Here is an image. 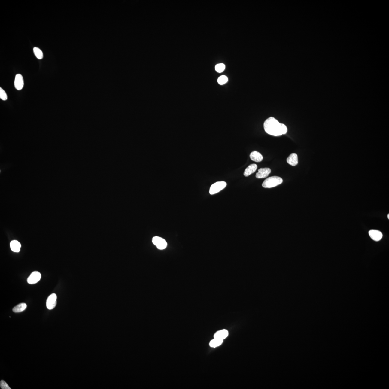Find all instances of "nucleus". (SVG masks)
<instances>
[{
	"mask_svg": "<svg viewBox=\"0 0 389 389\" xmlns=\"http://www.w3.org/2000/svg\"><path fill=\"white\" fill-rule=\"evenodd\" d=\"M264 128L267 133L274 136H280L287 133V129L285 124L280 123L274 117L267 119L264 123Z\"/></svg>",
	"mask_w": 389,
	"mask_h": 389,
	"instance_id": "obj_1",
	"label": "nucleus"
},
{
	"mask_svg": "<svg viewBox=\"0 0 389 389\" xmlns=\"http://www.w3.org/2000/svg\"><path fill=\"white\" fill-rule=\"evenodd\" d=\"M283 182V179L281 177L272 176L266 179L262 183V186L265 188H271L279 185Z\"/></svg>",
	"mask_w": 389,
	"mask_h": 389,
	"instance_id": "obj_2",
	"label": "nucleus"
},
{
	"mask_svg": "<svg viewBox=\"0 0 389 389\" xmlns=\"http://www.w3.org/2000/svg\"><path fill=\"white\" fill-rule=\"evenodd\" d=\"M227 183L225 181H219L215 183L211 186L209 190L210 194H216L225 189Z\"/></svg>",
	"mask_w": 389,
	"mask_h": 389,
	"instance_id": "obj_3",
	"label": "nucleus"
},
{
	"mask_svg": "<svg viewBox=\"0 0 389 389\" xmlns=\"http://www.w3.org/2000/svg\"><path fill=\"white\" fill-rule=\"evenodd\" d=\"M152 242L157 249L160 250L165 249L167 244L164 239L158 236H155L153 239Z\"/></svg>",
	"mask_w": 389,
	"mask_h": 389,
	"instance_id": "obj_4",
	"label": "nucleus"
},
{
	"mask_svg": "<svg viewBox=\"0 0 389 389\" xmlns=\"http://www.w3.org/2000/svg\"><path fill=\"white\" fill-rule=\"evenodd\" d=\"M57 296L55 293L50 295L46 301V306L48 310L53 309L57 305Z\"/></svg>",
	"mask_w": 389,
	"mask_h": 389,
	"instance_id": "obj_5",
	"label": "nucleus"
},
{
	"mask_svg": "<svg viewBox=\"0 0 389 389\" xmlns=\"http://www.w3.org/2000/svg\"><path fill=\"white\" fill-rule=\"evenodd\" d=\"M41 275L38 271H35L30 274L27 279V282L30 284H34L38 283L41 279Z\"/></svg>",
	"mask_w": 389,
	"mask_h": 389,
	"instance_id": "obj_6",
	"label": "nucleus"
},
{
	"mask_svg": "<svg viewBox=\"0 0 389 389\" xmlns=\"http://www.w3.org/2000/svg\"><path fill=\"white\" fill-rule=\"evenodd\" d=\"M14 85L16 89L18 90L22 89L24 86V81L22 75L20 74H18L16 75Z\"/></svg>",
	"mask_w": 389,
	"mask_h": 389,
	"instance_id": "obj_7",
	"label": "nucleus"
},
{
	"mask_svg": "<svg viewBox=\"0 0 389 389\" xmlns=\"http://www.w3.org/2000/svg\"><path fill=\"white\" fill-rule=\"evenodd\" d=\"M271 172V170L268 168H261L259 169L256 173V177L257 178H263L268 176Z\"/></svg>",
	"mask_w": 389,
	"mask_h": 389,
	"instance_id": "obj_8",
	"label": "nucleus"
},
{
	"mask_svg": "<svg viewBox=\"0 0 389 389\" xmlns=\"http://www.w3.org/2000/svg\"><path fill=\"white\" fill-rule=\"evenodd\" d=\"M369 234L370 238L372 240L378 242L382 238L383 234L381 231L376 230H371L369 232Z\"/></svg>",
	"mask_w": 389,
	"mask_h": 389,
	"instance_id": "obj_9",
	"label": "nucleus"
},
{
	"mask_svg": "<svg viewBox=\"0 0 389 389\" xmlns=\"http://www.w3.org/2000/svg\"><path fill=\"white\" fill-rule=\"evenodd\" d=\"M229 335V332L226 329L218 331L214 335V338L223 340L226 338Z\"/></svg>",
	"mask_w": 389,
	"mask_h": 389,
	"instance_id": "obj_10",
	"label": "nucleus"
},
{
	"mask_svg": "<svg viewBox=\"0 0 389 389\" xmlns=\"http://www.w3.org/2000/svg\"><path fill=\"white\" fill-rule=\"evenodd\" d=\"M287 162L290 165L295 166L298 163V155L295 153H292L289 156L287 160Z\"/></svg>",
	"mask_w": 389,
	"mask_h": 389,
	"instance_id": "obj_11",
	"label": "nucleus"
},
{
	"mask_svg": "<svg viewBox=\"0 0 389 389\" xmlns=\"http://www.w3.org/2000/svg\"><path fill=\"white\" fill-rule=\"evenodd\" d=\"M251 160L256 162H260L263 160V157L261 153L257 151H254L250 155Z\"/></svg>",
	"mask_w": 389,
	"mask_h": 389,
	"instance_id": "obj_12",
	"label": "nucleus"
},
{
	"mask_svg": "<svg viewBox=\"0 0 389 389\" xmlns=\"http://www.w3.org/2000/svg\"><path fill=\"white\" fill-rule=\"evenodd\" d=\"M257 168V166L256 164H253L250 165L246 168L244 171V175L245 177H248L253 173L255 172Z\"/></svg>",
	"mask_w": 389,
	"mask_h": 389,
	"instance_id": "obj_13",
	"label": "nucleus"
},
{
	"mask_svg": "<svg viewBox=\"0 0 389 389\" xmlns=\"http://www.w3.org/2000/svg\"><path fill=\"white\" fill-rule=\"evenodd\" d=\"M10 245L11 249L14 252H19L20 250L21 244L17 240L12 241L10 242Z\"/></svg>",
	"mask_w": 389,
	"mask_h": 389,
	"instance_id": "obj_14",
	"label": "nucleus"
},
{
	"mask_svg": "<svg viewBox=\"0 0 389 389\" xmlns=\"http://www.w3.org/2000/svg\"><path fill=\"white\" fill-rule=\"evenodd\" d=\"M27 305L25 303H21L16 305L13 308V311L15 313H19L22 312L26 309Z\"/></svg>",
	"mask_w": 389,
	"mask_h": 389,
	"instance_id": "obj_15",
	"label": "nucleus"
},
{
	"mask_svg": "<svg viewBox=\"0 0 389 389\" xmlns=\"http://www.w3.org/2000/svg\"><path fill=\"white\" fill-rule=\"evenodd\" d=\"M223 340L214 338L210 342L209 345L213 348L219 346L223 343Z\"/></svg>",
	"mask_w": 389,
	"mask_h": 389,
	"instance_id": "obj_16",
	"label": "nucleus"
},
{
	"mask_svg": "<svg viewBox=\"0 0 389 389\" xmlns=\"http://www.w3.org/2000/svg\"><path fill=\"white\" fill-rule=\"evenodd\" d=\"M33 52L34 55L37 59H43V52L39 48L35 47L33 49Z\"/></svg>",
	"mask_w": 389,
	"mask_h": 389,
	"instance_id": "obj_17",
	"label": "nucleus"
},
{
	"mask_svg": "<svg viewBox=\"0 0 389 389\" xmlns=\"http://www.w3.org/2000/svg\"><path fill=\"white\" fill-rule=\"evenodd\" d=\"M228 81V79L225 75H222L219 77L217 80L218 84L220 85L225 84Z\"/></svg>",
	"mask_w": 389,
	"mask_h": 389,
	"instance_id": "obj_18",
	"label": "nucleus"
},
{
	"mask_svg": "<svg viewBox=\"0 0 389 389\" xmlns=\"http://www.w3.org/2000/svg\"><path fill=\"white\" fill-rule=\"evenodd\" d=\"M225 65L223 64H219L216 65L215 66V70L218 73H221L225 70Z\"/></svg>",
	"mask_w": 389,
	"mask_h": 389,
	"instance_id": "obj_19",
	"label": "nucleus"
},
{
	"mask_svg": "<svg viewBox=\"0 0 389 389\" xmlns=\"http://www.w3.org/2000/svg\"><path fill=\"white\" fill-rule=\"evenodd\" d=\"M0 98L3 101L6 100L7 99L6 92L1 87L0 88Z\"/></svg>",
	"mask_w": 389,
	"mask_h": 389,
	"instance_id": "obj_20",
	"label": "nucleus"
},
{
	"mask_svg": "<svg viewBox=\"0 0 389 389\" xmlns=\"http://www.w3.org/2000/svg\"><path fill=\"white\" fill-rule=\"evenodd\" d=\"M0 386L2 389H11L8 384L5 381L2 380L0 382Z\"/></svg>",
	"mask_w": 389,
	"mask_h": 389,
	"instance_id": "obj_21",
	"label": "nucleus"
},
{
	"mask_svg": "<svg viewBox=\"0 0 389 389\" xmlns=\"http://www.w3.org/2000/svg\"><path fill=\"white\" fill-rule=\"evenodd\" d=\"M387 217H388V219H389V214H388V215Z\"/></svg>",
	"mask_w": 389,
	"mask_h": 389,
	"instance_id": "obj_22",
	"label": "nucleus"
}]
</instances>
